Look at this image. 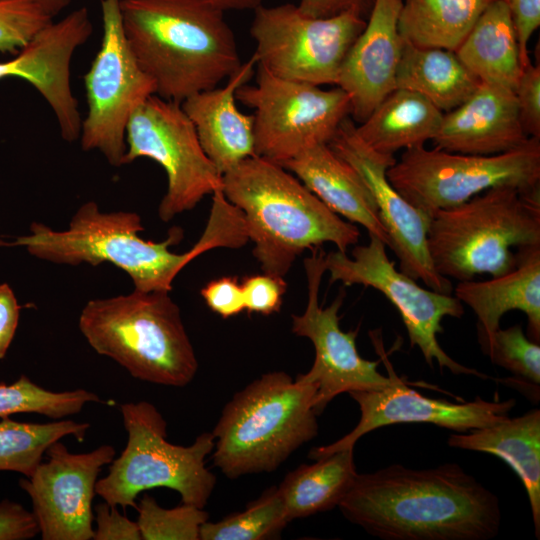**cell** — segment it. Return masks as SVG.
I'll return each mask as SVG.
<instances>
[{"instance_id": "cell-21", "label": "cell", "mask_w": 540, "mask_h": 540, "mask_svg": "<svg viewBox=\"0 0 540 540\" xmlns=\"http://www.w3.org/2000/svg\"><path fill=\"white\" fill-rule=\"evenodd\" d=\"M527 140L513 90L480 82L469 98L443 114L432 141L436 148L448 152L494 155Z\"/></svg>"}, {"instance_id": "cell-36", "label": "cell", "mask_w": 540, "mask_h": 540, "mask_svg": "<svg viewBox=\"0 0 540 540\" xmlns=\"http://www.w3.org/2000/svg\"><path fill=\"white\" fill-rule=\"evenodd\" d=\"M52 21L37 0H0V52L18 53Z\"/></svg>"}, {"instance_id": "cell-1", "label": "cell", "mask_w": 540, "mask_h": 540, "mask_svg": "<svg viewBox=\"0 0 540 540\" xmlns=\"http://www.w3.org/2000/svg\"><path fill=\"white\" fill-rule=\"evenodd\" d=\"M338 507L382 540H490L501 524L497 496L457 463L357 473Z\"/></svg>"}, {"instance_id": "cell-12", "label": "cell", "mask_w": 540, "mask_h": 540, "mask_svg": "<svg viewBox=\"0 0 540 540\" xmlns=\"http://www.w3.org/2000/svg\"><path fill=\"white\" fill-rule=\"evenodd\" d=\"M386 247L382 240L369 234L367 244L354 245L351 257L339 250L325 253L330 283L339 281L345 286L359 284L381 292L398 310L411 347L420 349L431 368L436 361L441 369L446 368L455 375L489 378L455 361L438 342L437 334L443 333V318H461L464 315L463 304L452 294L421 287L415 279L396 269L395 262L386 253Z\"/></svg>"}, {"instance_id": "cell-16", "label": "cell", "mask_w": 540, "mask_h": 540, "mask_svg": "<svg viewBox=\"0 0 540 540\" xmlns=\"http://www.w3.org/2000/svg\"><path fill=\"white\" fill-rule=\"evenodd\" d=\"M369 335L375 351L387 368L390 383L379 390L350 392L349 395L359 406V422L339 440L312 448L308 454L310 459L317 460L334 452L354 448L363 435L383 426L422 423L462 433L507 418L515 406V399L487 401L476 397L470 402L453 403L426 397L397 376L383 349L381 331L373 330Z\"/></svg>"}, {"instance_id": "cell-20", "label": "cell", "mask_w": 540, "mask_h": 540, "mask_svg": "<svg viewBox=\"0 0 540 540\" xmlns=\"http://www.w3.org/2000/svg\"><path fill=\"white\" fill-rule=\"evenodd\" d=\"M401 0H375L351 46L337 85L350 100V117L363 122L396 87L404 40L398 30Z\"/></svg>"}, {"instance_id": "cell-39", "label": "cell", "mask_w": 540, "mask_h": 540, "mask_svg": "<svg viewBox=\"0 0 540 540\" xmlns=\"http://www.w3.org/2000/svg\"><path fill=\"white\" fill-rule=\"evenodd\" d=\"M207 306L223 318H229L245 310L241 283L236 277L223 276L211 280L201 289Z\"/></svg>"}, {"instance_id": "cell-42", "label": "cell", "mask_w": 540, "mask_h": 540, "mask_svg": "<svg viewBox=\"0 0 540 540\" xmlns=\"http://www.w3.org/2000/svg\"><path fill=\"white\" fill-rule=\"evenodd\" d=\"M508 7L516 29L523 66L530 61L528 43L540 26V0H502Z\"/></svg>"}, {"instance_id": "cell-24", "label": "cell", "mask_w": 540, "mask_h": 540, "mask_svg": "<svg viewBox=\"0 0 540 540\" xmlns=\"http://www.w3.org/2000/svg\"><path fill=\"white\" fill-rule=\"evenodd\" d=\"M280 165L295 175L330 210L353 224L363 226L388 247V235L369 188L357 171L328 144L313 145Z\"/></svg>"}, {"instance_id": "cell-29", "label": "cell", "mask_w": 540, "mask_h": 540, "mask_svg": "<svg viewBox=\"0 0 540 540\" xmlns=\"http://www.w3.org/2000/svg\"><path fill=\"white\" fill-rule=\"evenodd\" d=\"M353 449L302 464L289 472L277 487L289 521L329 511L338 506L356 475Z\"/></svg>"}, {"instance_id": "cell-18", "label": "cell", "mask_w": 540, "mask_h": 540, "mask_svg": "<svg viewBox=\"0 0 540 540\" xmlns=\"http://www.w3.org/2000/svg\"><path fill=\"white\" fill-rule=\"evenodd\" d=\"M47 461L19 481L30 496L43 540H89L93 537L92 501L101 468L115 458L111 445L74 454L59 440L46 450Z\"/></svg>"}, {"instance_id": "cell-7", "label": "cell", "mask_w": 540, "mask_h": 540, "mask_svg": "<svg viewBox=\"0 0 540 540\" xmlns=\"http://www.w3.org/2000/svg\"><path fill=\"white\" fill-rule=\"evenodd\" d=\"M427 241L435 270L446 278L503 275L516 267L513 248L540 245V187H493L438 210L431 215Z\"/></svg>"}, {"instance_id": "cell-25", "label": "cell", "mask_w": 540, "mask_h": 540, "mask_svg": "<svg viewBox=\"0 0 540 540\" xmlns=\"http://www.w3.org/2000/svg\"><path fill=\"white\" fill-rule=\"evenodd\" d=\"M450 447L492 454L506 462L523 483L540 539V410L509 416L493 425L449 435Z\"/></svg>"}, {"instance_id": "cell-11", "label": "cell", "mask_w": 540, "mask_h": 540, "mask_svg": "<svg viewBox=\"0 0 540 540\" xmlns=\"http://www.w3.org/2000/svg\"><path fill=\"white\" fill-rule=\"evenodd\" d=\"M366 25L346 12L330 17L304 14L298 5H261L250 34L257 64L273 75L317 86L337 85L343 62Z\"/></svg>"}, {"instance_id": "cell-30", "label": "cell", "mask_w": 540, "mask_h": 540, "mask_svg": "<svg viewBox=\"0 0 540 540\" xmlns=\"http://www.w3.org/2000/svg\"><path fill=\"white\" fill-rule=\"evenodd\" d=\"M493 0H401L398 30L404 41L456 51Z\"/></svg>"}, {"instance_id": "cell-38", "label": "cell", "mask_w": 540, "mask_h": 540, "mask_svg": "<svg viewBox=\"0 0 540 540\" xmlns=\"http://www.w3.org/2000/svg\"><path fill=\"white\" fill-rule=\"evenodd\" d=\"M245 310L270 315L278 312L287 283L284 277L264 273L244 277L241 282Z\"/></svg>"}, {"instance_id": "cell-26", "label": "cell", "mask_w": 540, "mask_h": 540, "mask_svg": "<svg viewBox=\"0 0 540 540\" xmlns=\"http://www.w3.org/2000/svg\"><path fill=\"white\" fill-rule=\"evenodd\" d=\"M481 82L514 90L523 64L516 29L502 0H493L455 51Z\"/></svg>"}, {"instance_id": "cell-45", "label": "cell", "mask_w": 540, "mask_h": 540, "mask_svg": "<svg viewBox=\"0 0 540 540\" xmlns=\"http://www.w3.org/2000/svg\"><path fill=\"white\" fill-rule=\"evenodd\" d=\"M202 5L214 10L225 13L227 11H254L257 7L263 5L265 0H194Z\"/></svg>"}, {"instance_id": "cell-5", "label": "cell", "mask_w": 540, "mask_h": 540, "mask_svg": "<svg viewBox=\"0 0 540 540\" xmlns=\"http://www.w3.org/2000/svg\"><path fill=\"white\" fill-rule=\"evenodd\" d=\"M315 385L283 371L263 374L235 393L212 431V459L229 479L273 472L318 434Z\"/></svg>"}, {"instance_id": "cell-32", "label": "cell", "mask_w": 540, "mask_h": 540, "mask_svg": "<svg viewBox=\"0 0 540 540\" xmlns=\"http://www.w3.org/2000/svg\"><path fill=\"white\" fill-rule=\"evenodd\" d=\"M284 503L277 487L266 490L247 508L218 522L206 521L201 540H264L279 537L287 525Z\"/></svg>"}, {"instance_id": "cell-14", "label": "cell", "mask_w": 540, "mask_h": 540, "mask_svg": "<svg viewBox=\"0 0 540 540\" xmlns=\"http://www.w3.org/2000/svg\"><path fill=\"white\" fill-rule=\"evenodd\" d=\"M101 10V46L83 78L88 112L81 124V147L100 151L110 165L119 167L126 152L128 121L155 94V84L126 39L120 0H102Z\"/></svg>"}, {"instance_id": "cell-23", "label": "cell", "mask_w": 540, "mask_h": 540, "mask_svg": "<svg viewBox=\"0 0 540 540\" xmlns=\"http://www.w3.org/2000/svg\"><path fill=\"white\" fill-rule=\"evenodd\" d=\"M517 264L509 272L485 281H459L454 296L477 316L478 339L500 328L504 314L522 311L527 336L540 342V245L516 250Z\"/></svg>"}, {"instance_id": "cell-13", "label": "cell", "mask_w": 540, "mask_h": 540, "mask_svg": "<svg viewBox=\"0 0 540 540\" xmlns=\"http://www.w3.org/2000/svg\"><path fill=\"white\" fill-rule=\"evenodd\" d=\"M141 157L157 162L167 175V190L158 207L163 222L222 190V175L204 152L180 102L154 94L132 113L123 165Z\"/></svg>"}, {"instance_id": "cell-4", "label": "cell", "mask_w": 540, "mask_h": 540, "mask_svg": "<svg viewBox=\"0 0 540 540\" xmlns=\"http://www.w3.org/2000/svg\"><path fill=\"white\" fill-rule=\"evenodd\" d=\"M222 192L240 210L253 256L264 273L284 277L307 249L333 243L347 252L358 227L341 219L296 176L259 156L244 159L222 175Z\"/></svg>"}, {"instance_id": "cell-40", "label": "cell", "mask_w": 540, "mask_h": 540, "mask_svg": "<svg viewBox=\"0 0 540 540\" xmlns=\"http://www.w3.org/2000/svg\"><path fill=\"white\" fill-rule=\"evenodd\" d=\"M96 529L94 540H140L141 534L137 522L118 512L116 506L107 502L95 507Z\"/></svg>"}, {"instance_id": "cell-28", "label": "cell", "mask_w": 540, "mask_h": 540, "mask_svg": "<svg viewBox=\"0 0 540 540\" xmlns=\"http://www.w3.org/2000/svg\"><path fill=\"white\" fill-rule=\"evenodd\" d=\"M479 84L455 51L417 47L404 41L397 88L420 94L446 113L469 98Z\"/></svg>"}, {"instance_id": "cell-41", "label": "cell", "mask_w": 540, "mask_h": 540, "mask_svg": "<svg viewBox=\"0 0 540 540\" xmlns=\"http://www.w3.org/2000/svg\"><path fill=\"white\" fill-rule=\"evenodd\" d=\"M39 534L32 512L10 500L0 502V540H27Z\"/></svg>"}, {"instance_id": "cell-8", "label": "cell", "mask_w": 540, "mask_h": 540, "mask_svg": "<svg viewBox=\"0 0 540 540\" xmlns=\"http://www.w3.org/2000/svg\"><path fill=\"white\" fill-rule=\"evenodd\" d=\"M128 441L109 473L97 480L95 492L111 506L137 508V496L153 488L177 491L181 502L204 508L216 477L205 466L215 445L212 432L201 433L190 446L167 441V423L147 401L121 405Z\"/></svg>"}, {"instance_id": "cell-9", "label": "cell", "mask_w": 540, "mask_h": 540, "mask_svg": "<svg viewBox=\"0 0 540 540\" xmlns=\"http://www.w3.org/2000/svg\"><path fill=\"white\" fill-rule=\"evenodd\" d=\"M392 186L430 216L499 186L540 187V139L494 155L448 152L424 146L404 150L387 170Z\"/></svg>"}, {"instance_id": "cell-34", "label": "cell", "mask_w": 540, "mask_h": 540, "mask_svg": "<svg viewBox=\"0 0 540 540\" xmlns=\"http://www.w3.org/2000/svg\"><path fill=\"white\" fill-rule=\"evenodd\" d=\"M90 402L102 401L95 393L84 389L46 390L25 375L10 385L0 383L1 418L16 413H37L60 419L79 413Z\"/></svg>"}, {"instance_id": "cell-33", "label": "cell", "mask_w": 540, "mask_h": 540, "mask_svg": "<svg viewBox=\"0 0 540 540\" xmlns=\"http://www.w3.org/2000/svg\"><path fill=\"white\" fill-rule=\"evenodd\" d=\"M483 353L490 360L510 371L514 377L502 379L511 386L521 383L529 398L539 399L540 345L525 335L521 325L498 328L489 336L478 339Z\"/></svg>"}, {"instance_id": "cell-27", "label": "cell", "mask_w": 540, "mask_h": 540, "mask_svg": "<svg viewBox=\"0 0 540 540\" xmlns=\"http://www.w3.org/2000/svg\"><path fill=\"white\" fill-rule=\"evenodd\" d=\"M443 114L420 94L396 88L356 125V132L373 150L394 155L432 141Z\"/></svg>"}, {"instance_id": "cell-19", "label": "cell", "mask_w": 540, "mask_h": 540, "mask_svg": "<svg viewBox=\"0 0 540 540\" xmlns=\"http://www.w3.org/2000/svg\"><path fill=\"white\" fill-rule=\"evenodd\" d=\"M86 7L52 21L9 61L0 62V79L17 77L30 83L53 110L62 138L73 142L81 132V115L70 81L74 52L91 36Z\"/></svg>"}, {"instance_id": "cell-31", "label": "cell", "mask_w": 540, "mask_h": 540, "mask_svg": "<svg viewBox=\"0 0 540 540\" xmlns=\"http://www.w3.org/2000/svg\"><path fill=\"white\" fill-rule=\"evenodd\" d=\"M89 423L61 420L50 423H26L8 417L0 421V471L31 476L48 447L65 436L83 441Z\"/></svg>"}, {"instance_id": "cell-17", "label": "cell", "mask_w": 540, "mask_h": 540, "mask_svg": "<svg viewBox=\"0 0 540 540\" xmlns=\"http://www.w3.org/2000/svg\"><path fill=\"white\" fill-rule=\"evenodd\" d=\"M328 145L357 171L369 188L388 235V247L399 261V270L434 291L452 294V282L435 270L430 258L427 236L431 216L410 204L387 178V170L396 162L394 155L369 147L357 134L350 117L341 123Z\"/></svg>"}, {"instance_id": "cell-46", "label": "cell", "mask_w": 540, "mask_h": 540, "mask_svg": "<svg viewBox=\"0 0 540 540\" xmlns=\"http://www.w3.org/2000/svg\"><path fill=\"white\" fill-rule=\"evenodd\" d=\"M42 8L53 18L69 6L71 0H37Z\"/></svg>"}, {"instance_id": "cell-44", "label": "cell", "mask_w": 540, "mask_h": 540, "mask_svg": "<svg viewBox=\"0 0 540 540\" xmlns=\"http://www.w3.org/2000/svg\"><path fill=\"white\" fill-rule=\"evenodd\" d=\"M19 314L20 307L12 288L6 283L0 284V359L6 356L14 338Z\"/></svg>"}, {"instance_id": "cell-15", "label": "cell", "mask_w": 540, "mask_h": 540, "mask_svg": "<svg viewBox=\"0 0 540 540\" xmlns=\"http://www.w3.org/2000/svg\"><path fill=\"white\" fill-rule=\"evenodd\" d=\"M304 267L308 284L307 306L303 314L292 315V332L308 338L315 349L310 370L297 376V380L316 386L314 409L319 415L328 403L341 393L379 390L390 383L378 371L381 360L364 359L356 348L359 329L344 332L339 326L338 311L343 304L344 292L326 308L319 304V289L326 272L325 252L319 247L305 258Z\"/></svg>"}, {"instance_id": "cell-2", "label": "cell", "mask_w": 540, "mask_h": 540, "mask_svg": "<svg viewBox=\"0 0 540 540\" xmlns=\"http://www.w3.org/2000/svg\"><path fill=\"white\" fill-rule=\"evenodd\" d=\"M143 230L137 213L102 212L90 201L79 207L66 230L34 222L29 235L0 245L25 247L32 256L57 264L108 262L125 271L136 290L169 292L177 274L200 254L216 247L239 248L248 241L241 214L222 199L212 202L205 231L188 252L169 251L183 238L179 227L171 228L162 242L144 240L139 236Z\"/></svg>"}, {"instance_id": "cell-10", "label": "cell", "mask_w": 540, "mask_h": 540, "mask_svg": "<svg viewBox=\"0 0 540 540\" xmlns=\"http://www.w3.org/2000/svg\"><path fill=\"white\" fill-rule=\"evenodd\" d=\"M236 99L253 109L256 156L282 164L316 144H329L350 117L348 95L340 87L277 77L258 65L256 83L242 85Z\"/></svg>"}, {"instance_id": "cell-6", "label": "cell", "mask_w": 540, "mask_h": 540, "mask_svg": "<svg viewBox=\"0 0 540 540\" xmlns=\"http://www.w3.org/2000/svg\"><path fill=\"white\" fill-rule=\"evenodd\" d=\"M166 291H139L86 303L79 329L88 344L139 380L189 384L198 370L178 305Z\"/></svg>"}, {"instance_id": "cell-3", "label": "cell", "mask_w": 540, "mask_h": 540, "mask_svg": "<svg viewBox=\"0 0 540 540\" xmlns=\"http://www.w3.org/2000/svg\"><path fill=\"white\" fill-rule=\"evenodd\" d=\"M126 39L155 95L183 102L242 65L224 13L194 0H120Z\"/></svg>"}, {"instance_id": "cell-22", "label": "cell", "mask_w": 540, "mask_h": 540, "mask_svg": "<svg viewBox=\"0 0 540 540\" xmlns=\"http://www.w3.org/2000/svg\"><path fill=\"white\" fill-rule=\"evenodd\" d=\"M255 64L253 54L223 86L201 91L181 102L204 152L221 175L244 159L256 156L253 115L241 112L236 104V91L251 79Z\"/></svg>"}, {"instance_id": "cell-43", "label": "cell", "mask_w": 540, "mask_h": 540, "mask_svg": "<svg viewBox=\"0 0 540 540\" xmlns=\"http://www.w3.org/2000/svg\"><path fill=\"white\" fill-rule=\"evenodd\" d=\"M375 0H300L299 9L312 17H330L352 12L367 19Z\"/></svg>"}, {"instance_id": "cell-35", "label": "cell", "mask_w": 540, "mask_h": 540, "mask_svg": "<svg viewBox=\"0 0 540 540\" xmlns=\"http://www.w3.org/2000/svg\"><path fill=\"white\" fill-rule=\"evenodd\" d=\"M137 525L143 540H199L209 515L203 508L182 503L165 509L145 494L137 505Z\"/></svg>"}, {"instance_id": "cell-37", "label": "cell", "mask_w": 540, "mask_h": 540, "mask_svg": "<svg viewBox=\"0 0 540 540\" xmlns=\"http://www.w3.org/2000/svg\"><path fill=\"white\" fill-rule=\"evenodd\" d=\"M522 128L528 138L540 139V67L531 61L521 71L513 90Z\"/></svg>"}]
</instances>
